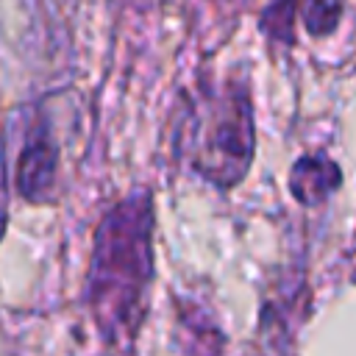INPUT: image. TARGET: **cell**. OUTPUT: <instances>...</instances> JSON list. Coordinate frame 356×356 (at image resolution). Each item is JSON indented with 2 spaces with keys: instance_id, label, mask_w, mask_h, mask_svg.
I'll return each mask as SVG.
<instances>
[{
  "instance_id": "277c9868",
  "label": "cell",
  "mask_w": 356,
  "mask_h": 356,
  "mask_svg": "<svg viewBox=\"0 0 356 356\" xmlns=\"http://www.w3.org/2000/svg\"><path fill=\"white\" fill-rule=\"evenodd\" d=\"M325 167H328L325 159H303V161L295 164V170H292V192L303 203H317L331 189V184L320 181V172Z\"/></svg>"
},
{
  "instance_id": "6da1fadb",
  "label": "cell",
  "mask_w": 356,
  "mask_h": 356,
  "mask_svg": "<svg viewBox=\"0 0 356 356\" xmlns=\"http://www.w3.org/2000/svg\"><path fill=\"white\" fill-rule=\"evenodd\" d=\"M153 275V200L147 189H136L111 206L95 231L86 306L106 342L139 331Z\"/></svg>"
},
{
  "instance_id": "7a4b0ae2",
  "label": "cell",
  "mask_w": 356,
  "mask_h": 356,
  "mask_svg": "<svg viewBox=\"0 0 356 356\" xmlns=\"http://www.w3.org/2000/svg\"><path fill=\"white\" fill-rule=\"evenodd\" d=\"M189 159L195 172L217 186H234L253 156V120L250 103L242 89L209 100L192 122Z\"/></svg>"
},
{
  "instance_id": "8992f818",
  "label": "cell",
  "mask_w": 356,
  "mask_h": 356,
  "mask_svg": "<svg viewBox=\"0 0 356 356\" xmlns=\"http://www.w3.org/2000/svg\"><path fill=\"white\" fill-rule=\"evenodd\" d=\"M6 220H8V181H6V145L0 128V236L6 231Z\"/></svg>"
},
{
  "instance_id": "5b68a950",
  "label": "cell",
  "mask_w": 356,
  "mask_h": 356,
  "mask_svg": "<svg viewBox=\"0 0 356 356\" xmlns=\"http://www.w3.org/2000/svg\"><path fill=\"white\" fill-rule=\"evenodd\" d=\"M339 0H309L306 3V28L312 33H328L339 19Z\"/></svg>"
},
{
  "instance_id": "3957f363",
  "label": "cell",
  "mask_w": 356,
  "mask_h": 356,
  "mask_svg": "<svg viewBox=\"0 0 356 356\" xmlns=\"http://www.w3.org/2000/svg\"><path fill=\"white\" fill-rule=\"evenodd\" d=\"M58 184V145L44 117L31 128L19 161H17V189L31 203H44L53 197Z\"/></svg>"
}]
</instances>
